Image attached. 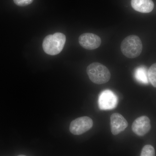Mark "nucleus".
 I'll list each match as a JSON object with an SVG mask.
<instances>
[{"label":"nucleus","mask_w":156,"mask_h":156,"mask_svg":"<svg viewBox=\"0 0 156 156\" xmlns=\"http://www.w3.org/2000/svg\"><path fill=\"white\" fill-rule=\"evenodd\" d=\"M142 49L141 40L135 35L126 37L121 44L122 53L128 58H135L139 56L142 52Z\"/></svg>","instance_id":"f03ea898"},{"label":"nucleus","mask_w":156,"mask_h":156,"mask_svg":"<svg viewBox=\"0 0 156 156\" xmlns=\"http://www.w3.org/2000/svg\"><path fill=\"white\" fill-rule=\"evenodd\" d=\"M93 126V121L89 117L78 118L70 123L69 131L74 135H81L89 131Z\"/></svg>","instance_id":"39448f33"},{"label":"nucleus","mask_w":156,"mask_h":156,"mask_svg":"<svg viewBox=\"0 0 156 156\" xmlns=\"http://www.w3.org/2000/svg\"><path fill=\"white\" fill-rule=\"evenodd\" d=\"M134 76L136 80L139 83L144 84H148L147 70L144 66L137 68L135 70Z\"/></svg>","instance_id":"9d476101"},{"label":"nucleus","mask_w":156,"mask_h":156,"mask_svg":"<svg viewBox=\"0 0 156 156\" xmlns=\"http://www.w3.org/2000/svg\"><path fill=\"white\" fill-rule=\"evenodd\" d=\"M147 75L149 81L154 87L156 88V63L150 67L147 71Z\"/></svg>","instance_id":"9b49d317"},{"label":"nucleus","mask_w":156,"mask_h":156,"mask_svg":"<svg viewBox=\"0 0 156 156\" xmlns=\"http://www.w3.org/2000/svg\"><path fill=\"white\" fill-rule=\"evenodd\" d=\"M34 0H14V3L19 6H26L30 5Z\"/></svg>","instance_id":"ddd939ff"},{"label":"nucleus","mask_w":156,"mask_h":156,"mask_svg":"<svg viewBox=\"0 0 156 156\" xmlns=\"http://www.w3.org/2000/svg\"><path fill=\"white\" fill-rule=\"evenodd\" d=\"M66 41V37L61 33L49 35L45 37L43 41V50L45 53L49 55H57L63 50Z\"/></svg>","instance_id":"f257e3e1"},{"label":"nucleus","mask_w":156,"mask_h":156,"mask_svg":"<svg viewBox=\"0 0 156 156\" xmlns=\"http://www.w3.org/2000/svg\"><path fill=\"white\" fill-rule=\"evenodd\" d=\"M140 156H155L154 148L151 145L144 146L141 151Z\"/></svg>","instance_id":"f8f14e48"},{"label":"nucleus","mask_w":156,"mask_h":156,"mask_svg":"<svg viewBox=\"0 0 156 156\" xmlns=\"http://www.w3.org/2000/svg\"><path fill=\"white\" fill-rule=\"evenodd\" d=\"M110 126L112 134L116 135L120 134L127 128L128 123L122 115L115 113L111 116Z\"/></svg>","instance_id":"6e6552de"},{"label":"nucleus","mask_w":156,"mask_h":156,"mask_svg":"<svg viewBox=\"0 0 156 156\" xmlns=\"http://www.w3.org/2000/svg\"><path fill=\"white\" fill-rule=\"evenodd\" d=\"M118 97L111 90H104L98 96V107L102 110L115 108L118 105Z\"/></svg>","instance_id":"20e7f679"},{"label":"nucleus","mask_w":156,"mask_h":156,"mask_svg":"<svg viewBox=\"0 0 156 156\" xmlns=\"http://www.w3.org/2000/svg\"><path fill=\"white\" fill-rule=\"evenodd\" d=\"M17 156H26L23 155H18Z\"/></svg>","instance_id":"4468645a"},{"label":"nucleus","mask_w":156,"mask_h":156,"mask_svg":"<svg viewBox=\"0 0 156 156\" xmlns=\"http://www.w3.org/2000/svg\"><path fill=\"white\" fill-rule=\"evenodd\" d=\"M131 5L134 10L142 13L151 12L154 6L152 0H131Z\"/></svg>","instance_id":"1a4fd4ad"},{"label":"nucleus","mask_w":156,"mask_h":156,"mask_svg":"<svg viewBox=\"0 0 156 156\" xmlns=\"http://www.w3.org/2000/svg\"><path fill=\"white\" fill-rule=\"evenodd\" d=\"M79 42L83 48L87 50H93L99 47L101 44V39L95 34L84 33L79 37Z\"/></svg>","instance_id":"423d86ee"},{"label":"nucleus","mask_w":156,"mask_h":156,"mask_svg":"<svg viewBox=\"0 0 156 156\" xmlns=\"http://www.w3.org/2000/svg\"><path fill=\"white\" fill-rule=\"evenodd\" d=\"M151 129L150 120L146 116H142L137 118L132 125V131L139 136L145 135Z\"/></svg>","instance_id":"0eeeda50"},{"label":"nucleus","mask_w":156,"mask_h":156,"mask_svg":"<svg viewBox=\"0 0 156 156\" xmlns=\"http://www.w3.org/2000/svg\"><path fill=\"white\" fill-rule=\"evenodd\" d=\"M87 74L89 79L95 84H102L107 83L111 78L108 69L98 62H93L87 68Z\"/></svg>","instance_id":"7ed1b4c3"}]
</instances>
